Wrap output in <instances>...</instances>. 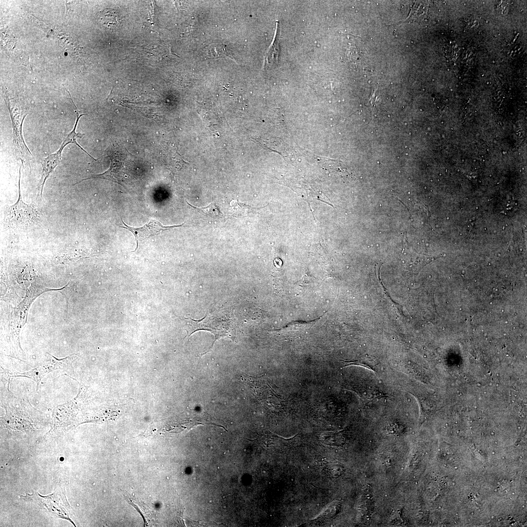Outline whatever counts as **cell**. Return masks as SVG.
<instances>
[{
	"label": "cell",
	"mask_w": 527,
	"mask_h": 527,
	"mask_svg": "<svg viewBox=\"0 0 527 527\" xmlns=\"http://www.w3.org/2000/svg\"><path fill=\"white\" fill-rule=\"evenodd\" d=\"M98 19L101 24L109 28L116 27L120 23L118 13L111 9H106L101 12Z\"/></svg>",
	"instance_id": "9"
},
{
	"label": "cell",
	"mask_w": 527,
	"mask_h": 527,
	"mask_svg": "<svg viewBox=\"0 0 527 527\" xmlns=\"http://www.w3.org/2000/svg\"><path fill=\"white\" fill-rule=\"evenodd\" d=\"M359 395L362 400L366 403H369L381 399L388 398V394L380 389L372 386L365 387L359 390Z\"/></svg>",
	"instance_id": "8"
},
{
	"label": "cell",
	"mask_w": 527,
	"mask_h": 527,
	"mask_svg": "<svg viewBox=\"0 0 527 527\" xmlns=\"http://www.w3.org/2000/svg\"><path fill=\"white\" fill-rule=\"evenodd\" d=\"M202 56L206 60L222 57L230 58V55L226 49L225 46L220 43L213 44L206 46L203 51Z\"/></svg>",
	"instance_id": "10"
},
{
	"label": "cell",
	"mask_w": 527,
	"mask_h": 527,
	"mask_svg": "<svg viewBox=\"0 0 527 527\" xmlns=\"http://www.w3.org/2000/svg\"><path fill=\"white\" fill-rule=\"evenodd\" d=\"M8 109L11 118L15 153L23 165L25 162L34 158L25 142L22 135L23 122L27 114H23L18 108H13L8 106Z\"/></svg>",
	"instance_id": "4"
},
{
	"label": "cell",
	"mask_w": 527,
	"mask_h": 527,
	"mask_svg": "<svg viewBox=\"0 0 527 527\" xmlns=\"http://www.w3.org/2000/svg\"><path fill=\"white\" fill-rule=\"evenodd\" d=\"M321 440L324 444L329 446H338L342 442L340 434L332 432L322 434Z\"/></svg>",
	"instance_id": "14"
},
{
	"label": "cell",
	"mask_w": 527,
	"mask_h": 527,
	"mask_svg": "<svg viewBox=\"0 0 527 527\" xmlns=\"http://www.w3.org/2000/svg\"><path fill=\"white\" fill-rule=\"evenodd\" d=\"M21 167L19 168L18 200L12 205L7 206L4 212L5 225L15 230L30 228L41 222L40 214L37 209L32 204L25 203L22 199L20 186Z\"/></svg>",
	"instance_id": "1"
},
{
	"label": "cell",
	"mask_w": 527,
	"mask_h": 527,
	"mask_svg": "<svg viewBox=\"0 0 527 527\" xmlns=\"http://www.w3.org/2000/svg\"><path fill=\"white\" fill-rule=\"evenodd\" d=\"M184 324L186 336H190L196 331L201 330L208 331L214 335L215 341L207 352L213 346L216 340L226 336L231 337L233 332V328L228 320L213 315H207L199 321L190 318H185Z\"/></svg>",
	"instance_id": "2"
},
{
	"label": "cell",
	"mask_w": 527,
	"mask_h": 527,
	"mask_svg": "<svg viewBox=\"0 0 527 527\" xmlns=\"http://www.w3.org/2000/svg\"><path fill=\"white\" fill-rule=\"evenodd\" d=\"M122 223L124 226H120V227L127 229L132 233L135 238L137 243V247L135 250L138 248L139 243L150 237L155 236L164 231L172 229L175 227L184 226V223L180 225L165 226L159 222L155 220H151L148 223L141 227L135 228L126 225L122 219Z\"/></svg>",
	"instance_id": "5"
},
{
	"label": "cell",
	"mask_w": 527,
	"mask_h": 527,
	"mask_svg": "<svg viewBox=\"0 0 527 527\" xmlns=\"http://www.w3.org/2000/svg\"><path fill=\"white\" fill-rule=\"evenodd\" d=\"M75 113H76V121H75V122L74 127H73L72 130H71V131L69 134H68V135L66 136V137L63 140V141L62 142V143H61L60 148H59V149H60L61 151H62L63 149L68 144H71H71H74L78 146L81 149L83 152H84L87 155H88L92 159L94 160L95 161H97L96 159H94L92 156H91L90 155V154H89L86 151H85V150L84 149H83L78 143V142L77 141V139L78 138H81L84 135L83 134H81V133H77L76 132V129H77V125L78 124V122H79L80 118L82 116H83V115H84L85 114H81L79 113V111L77 110V108H76V110H75Z\"/></svg>",
	"instance_id": "7"
},
{
	"label": "cell",
	"mask_w": 527,
	"mask_h": 527,
	"mask_svg": "<svg viewBox=\"0 0 527 527\" xmlns=\"http://www.w3.org/2000/svg\"><path fill=\"white\" fill-rule=\"evenodd\" d=\"M191 205L195 208L202 210L204 213L211 217H222L223 216V213L221 211L219 207L216 205L214 202H212L207 206L202 208H198Z\"/></svg>",
	"instance_id": "15"
},
{
	"label": "cell",
	"mask_w": 527,
	"mask_h": 527,
	"mask_svg": "<svg viewBox=\"0 0 527 527\" xmlns=\"http://www.w3.org/2000/svg\"><path fill=\"white\" fill-rule=\"evenodd\" d=\"M343 362L344 363L343 367L349 365H358L365 367L375 373H378L380 371V367L379 366V363L372 358L365 357L354 361H343Z\"/></svg>",
	"instance_id": "12"
},
{
	"label": "cell",
	"mask_w": 527,
	"mask_h": 527,
	"mask_svg": "<svg viewBox=\"0 0 527 527\" xmlns=\"http://www.w3.org/2000/svg\"><path fill=\"white\" fill-rule=\"evenodd\" d=\"M77 356V354H73L62 359H58L47 353V358L43 363L26 372H15V376L32 379L37 384L38 389L40 381L45 375L56 370L68 371L71 369L72 363Z\"/></svg>",
	"instance_id": "3"
},
{
	"label": "cell",
	"mask_w": 527,
	"mask_h": 527,
	"mask_svg": "<svg viewBox=\"0 0 527 527\" xmlns=\"http://www.w3.org/2000/svg\"><path fill=\"white\" fill-rule=\"evenodd\" d=\"M62 151L58 149L56 152L49 155L41 162L42 171L37 187V197L42 198V191L46 181L60 163Z\"/></svg>",
	"instance_id": "6"
},
{
	"label": "cell",
	"mask_w": 527,
	"mask_h": 527,
	"mask_svg": "<svg viewBox=\"0 0 527 527\" xmlns=\"http://www.w3.org/2000/svg\"><path fill=\"white\" fill-rule=\"evenodd\" d=\"M277 33L276 29L273 41L271 44L269 49L266 55L265 67L266 68L276 67L278 63V56L279 53L278 26H277Z\"/></svg>",
	"instance_id": "11"
},
{
	"label": "cell",
	"mask_w": 527,
	"mask_h": 527,
	"mask_svg": "<svg viewBox=\"0 0 527 527\" xmlns=\"http://www.w3.org/2000/svg\"><path fill=\"white\" fill-rule=\"evenodd\" d=\"M230 214L235 217H242L248 215L254 210V208L250 207L238 200L232 201L230 203Z\"/></svg>",
	"instance_id": "13"
}]
</instances>
